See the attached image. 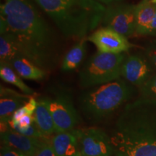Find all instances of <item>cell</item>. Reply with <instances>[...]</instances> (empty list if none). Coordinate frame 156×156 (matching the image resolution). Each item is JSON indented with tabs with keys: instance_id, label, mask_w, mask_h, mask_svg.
<instances>
[{
	"instance_id": "1",
	"label": "cell",
	"mask_w": 156,
	"mask_h": 156,
	"mask_svg": "<svg viewBox=\"0 0 156 156\" xmlns=\"http://www.w3.org/2000/svg\"><path fill=\"white\" fill-rule=\"evenodd\" d=\"M0 33L12 37L23 54L41 68L49 65L53 55L51 31L31 0H2Z\"/></svg>"
},
{
	"instance_id": "2",
	"label": "cell",
	"mask_w": 156,
	"mask_h": 156,
	"mask_svg": "<svg viewBox=\"0 0 156 156\" xmlns=\"http://www.w3.org/2000/svg\"><path fill=\"white\" fill-rule=\"evenodd\" d=\"M110 138L115 156H156V101L126 104Z\"/></svg>"
},
{
	"instance_id": "3",
	"label": "cell",
	"mask_w": 156,
	"mask_h": 156,
	"mask_svg": "<svg viewBox=\"0 0 156 156\" xmlns=\"http://www.w3.org/2000/svg\"><path fill=\"white\" fill-rule=\"evenodd\" d=\"M66 37L85 38L102 22L106 7L95 0H34Z\"/></svg>"
},
{
	"instance_id": "4",
	"label": "cell",
	"mask_w": 156,
	"mask_h": 156,
	"mask_svg": "<svg viewBox=\"0 0 156 156\" xmlns=\"http://www.w3.org/2000/svg\"><path fill=\"white\" fill-rule=\"evenodd\" d=\"M129 84L119 78L89 90L80 98L82 112L93 120L108 116L133 95V88Z\"/></svg>"
},
{
	"instance_id": "5",
	"label": "cell",
	"mask_w": 156,
	"mask_h": 156,
	"mask_svg": "<svg viewBox=\"0 0 156 156\" xmlns=\"http://www.w3.org/2000/svg\"><path fill=\"white\" fill-rule=\"evenodd\" d=\"M125 55L98 51L87 60L80 72V84L90 87L119 79Z\"/></svg>"
},
{
	"instance_id": "6",
	"label": "cell",
	"mask_w": 156,
	"mask_h": 156,
	"mask_svg": "<svg viewBox=\"0 0 156 156\" xmlns=\"http://www.w3.org/2000/svg\"><path fill=\"white\" fill-rule=\"evenodd\" d=\"M135 9L136 5L113 4L106 7L101 23L127 38L136 32Z\"/></svg>"
},
{
	"instance_id": "7",
	"label": "cell",
	"mask_w": 156,
	"mask_h": 156,
	"mask_svg": "<svg viewBox=\"0 0 156 156\" xmlns=\"http://www.w3.org/2000/svg\"><path fill=\"white\" fill-rule=\"evenodd\" d=\"M48 99L56 133L74 131L79 123V116L69 95L61 92Z\"/></svg>"
},
{
	"instance_id": "8",
	"label": "cell",
	"mask_w": 156,
	"mask_h": 156,
	"mask_svg": "<svg viewBox=\"0 0 156 156\" xmlns=\"http://www.w3.org/2000/svg\"><path fill=\"white\" fill-rule=\"evenodd\" d=\"M83 156H112L114 147L110 136L98 129L75 130Z\"/></svg>"
},
{
	"instance_id": "9",
	"label": "cell",
	"mask_w": 156,
	"mask_h": 156,
	"mask_svg": "<svg viewBox=\"0 0 156 156\" xmlns=\"http://www.w3.org/2000/svg\"><path fill=\"white\" fill-rule=\"evenodd\" d=\"M88 40L96 46L98 51L105 53H124L134 46L126 37L106 27L95 30L88 37Z\"/></svg>"
},
{
	"instance_id": "10",
	"label": "cell",
	"mask_w": 156,
	"mask_h": 156,
	"mask_svg": "<svg viewBox=\"0 0 156 156\" xmlns=\"http://www.w3.org/2000/svg\"><path fill=\"white\" fill-rule=\"evenodd\" d=\"M153 66L146 56L132 54L124 58L122 76L128 83L140 87L153 75Z\"/></svg>"
},
{
	"instance_id": "11",
	"label": "cell",
	"mask_w": 156,
	"mask_h": 156,
	"mask_svg": "<svg viewBox=\"0 0 156 156\" xmlns=\"http://www.w3.org/2000/svg\"><path fill=\"white\" fill-rule=\"evenodd\" d=\"M1 140L5 145L18 150L27 156H35L45 142L47 141L44 139L25 136L11 128L7 132L1 133Z\"/></svg>"
},
{
	"instance_id": "12",
	"label": "cell",
	"mask_w": 156,
	"mask_h": 156,
	"mask_svg": "<svg viewBox=\"0 0 156 156\" xmlns=\"http://www.w3.org/2000/svg\"><path fill=\"white\" fill-rule=\"evenodd\" d=\"M32 95L20 93L1 87L0 90V121L9 123L15 111L25 104Z\"/></svg>"
},
{
	"instance_id": "13",
	"label": "cell",
	"mask_w": 156,
	"mask_h": 156,
	"mask_svg": "<svg viewBox=\"0 0 156 156\" xmlns=\"http://www.w3.org/2000/svg\"><path fill=\"white\" fill-rule=\"evenodd\" d=\"M75 130L58 132L52 136L51 142L56 156H83Z\"/></svg>"
},
{
	"instance_id": "14",
	"label": "cell",
	"mask_w": 156,
	"mask_h": 156,
	"mask_svg": "<svg viewBox=\"0 0 156 156\" xmlns=\"http://www.w3.org/2000/svg\"><path fill=\"white\" fill-rule=\"evenodd\" d=\"M34 118L35 124L46 137L56 132L53 117L49 109L48 98H42L38 101Z\"/></svg>"
},
{
	"instance_id": "15",
	"label": "cell",
	"mask_w": 156,
	"mask_h": 156,
	"mask_svg": "<svg viewBox=\"0 0 156 156\" xmlns=\"http://www.w3.org/2000/svg\"><path fill=\"white\" fill-rule=\"evenodd\" d=\"M156 4L152 0H142L136 5V32L139 35H149L155 15Z\"/></svg>"
},
{
	"instance_id": "16",
	"label": "cell",
	"mask_w": 156,
	"mask_h": 156,
	"mask_svg": "<svg viewBox=\"0 0 156 156\" xmlns=\"http://www.w3.org/2000/svg\"><path fill=\"white\" fill-rule=\"evenodd\" d=\"M16 73L22 78L31 80H41L46 73L26 56H20L13 59L10 63Z\"/></svg>"
},
{
	"instance_id": "17",
	"label": "cell",
	"mask_w": 156,
	"mask_h": 156,
	"mask_svg": "<svg viewBox=\"0 0 156 156\" xmlns=\"http://www.w3.org/2000/svg\"><path fill=\"white\" fill-rule=\"evenodd\" d=\"M86 54V39H80L64 56L62 64L64 72L73 71L80 65Z\"/></svg>"
},
{
	"instance_id": "18",
	"label": "cell",
	"mask_w": 156,
	"mask_h": 156,
	"mask_svg": "<svg viewBox=\"0 0 156 156\" xmlns=\"http://www.w3.org/2000/svg\"><path fill=\"white\" fill-rule=\"evenodd\" d=\"M0 34V63L10 64L15 58L24 56L19 45L10 35Z\"/></svg>"
},
{
	"instance_id": "19",
	"label": "cell",
	"mask_w": 156,
	"mask_h": 156,
	"mask_svg": "<svg viewBox=\"0 0 156 156\" xmlns=\"http://www.w3.org/2000/svg\"><path fill=\"white\" fill-rule=\"evenodd\" d=\"M0 77L5 83L16 86L24 94L32 95L35 93L34 90L30 88L23 81L20 76L16 73L11 64L0 63Z\"/></svg>"
},
{
	"instance_id": "20",
	"label": "cell",
	"mask_w": 156,
	"mask_h": 156,
	"mask_svg": "<svg viewBox=\"0 0 156 156\" xmlns=\"http://www.w3.org/2000/svg\"><path fill=\"white\" fill-rule=\"evenodd\" d=\"M139 88L141 98L156 101V73H153Z\"/></svg>"
},
{
	"instance_id": "21",
	"label": "cell",
	"mask_w": 156,
	"mask_h": 156,
	"mask_svg": "<svg viewBox=\"0 0 156 156\" xmlns=\"http://www.w3.org/2000/svg\"><path fill=\"white\" fill-rule=\"evenodd\" d=\"M9 125L10 128L14 131L19 132L20 134H22L23 135L30 136V137L38 138V139H44L46 138L44 134L41 133V132L39 130L38 126L35 124V122L33 124H31L30 126L27 128H20L17 125L16 123L12 122V121H9Z\"/></svg>"
},
{
	"instance_id": "22",
	"label": "cell",
	"mask_w": 156,
	"mask_h": 156,
	"mask_svg": "<svg viewBox=\"0 0 156 156\" xmlns=\"http://www.w3.org/2000/svg\"><path fill=\"white\" fill-rule=\"evenodd\" d=\"M145 56L153 69H156V43H153L147 46L145 49Z\"/></svg>"
},
{
	"instance_id": "23",
	"label": "cell",
	"mask_w": 156,
	"mask_h": 156,
	"mask_svg": "<svg viewBox=\"0 0 156 156\" xmlns=\"http://www.w3.org/2000/svg\"><path fill=\"white\" fill-rule=\"evenodd\" d=\"M35 156H56L55 152L52 147L51 142L48 141L45 142L41 147L39 149Z\"/></svg>"
},
{
	"instance_id": "24",
	"label": "cell",
	"mask_w": 156,
	"mask_h": 156,
	"mask_svg": "<svg viewBox=\"0 0 156 156\" xmlns=\"http://www.w3.org/2000/svg\"><path fill=\"white\" fill-rule=\"evenodd\" d=\"M1 156H27L18 150L5 145L1 146Z\"/></svg>"
},
{
	"instance_id": "25",
	"label": "cell",
	"mask_w": 156,
	"mask_h": 156,
	"mask_svg": "<svg viewBox=\"0 0 156 156\" xmlns=\"http://www.w3.org/2000/svg\"><path fill=\"white\" fill-rule=\"evenodd\" d=\"M34 116L26 115V116H24L23 118H21L20 120L17 123H16V124L19 127L27 128L28 127V126H30L31 124H34Z\"/></svg>"
},
{
	"instance_id": "26",
	"label": "cell",
	"mask_w": 156,
	"mask_h": 156,
	"mask_svg": "<svg viewBox=\"0 0 156 156\" xmlns=\"http://www.w3.org/2000/svg\"><path fill=\"white\" fill-rule=\"evenodd\" d=\"M149 35H156V9L155 15H154L153 22L151 23V30H150V34Z\"/></svg>"
},
{
	"instance_id": "27",
	"label": "cell",
	"mask_w": 156,
	"mask_h": 156,
	"mask_svg": "<svg viewBox=\"0 0 156 156\" xmlns=\"http://www.w3.org/2000/svg\"><path fill=\"white\" fill-rule=\"evenodd\" d=\"M95 1L98 2L101 4H106V5H113V4L119 3L122 0H95Z\"/></svg>"
},
{
	"instance_id": "28",
	"label": "cell",
	"mask_w": 156,
	"mask_h": 156,
	"mask_svg": "<svg viewBox=\"0 0 156 156\" xmlns=\"http://www.w3.org/2000/svg\"><path fill=\"white\" fill-rule=\"evenodd\" d=\"M152 2H153L154 4H156V0H152Z\"/></svg>"
}]
</instances>
